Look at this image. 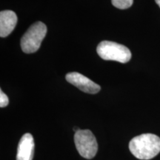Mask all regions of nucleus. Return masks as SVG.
Segmentation results:
<instances>
[{
  "label": "nucleus",
  "mask_w": 160,
  "mask_h": 160,
  "mask_svg": "<svg viewBox=\"0 0 160 160\" xmlns=\"http://www.w3.org/2000/svg\"><path fill=\"white\" fill-rule=\"evenodd\" d=\"M34 153V140L31 133H25L20 139L17 148V160H32Z\"/></svg>",
  "instance_id": "6"
},
{
  "label": "nucleus",
  "mask_w": 160,
  "mask_h": 160,
  "mask_svg": "<svg viewBox=\"0 0 160 160\" xmlns=\"http://www.w3.org/2000/svg\"><path fill=\"white\" fill-rule=\"evenodd\" d=\"M79 128H73V131H75V133H77V131H79Z\"/></svg>",
  "instance_id": "10"
},
{
  "label": "nucleus",
  "mask_w": 160,
  "mask_h": 160,
  "mask_svg": "<svg viewBox=\"0 0 160 160\" xmlns=\"http://www.w3.org/2000/svg\"><path fill=\"white\" fill-rule=\"evenodd\" d=\"M156 1V2H157V4L159 6V8H160V0H155Z\"/></svg>",
  "instance_id": "11"
},
{
  "label": "nucleus",
  "mask_w": 160,
  "mask_h": 160,
  "mask_svg": "<svg viewBox=\"0 0 160 160\" xmlns=\"http://www.w3.org/2000/svg\"><path fill=\"white\" fill-rule=\"evenodd\" d=\"M74 142L80 156L91 159L97 154L98 144L95 136L90 130H79L74 135Z\"/></svg>",
  "instance_id": "4"
},
{
  "label": "nucleus",
  "mask_w": 160,
  "mask_h": 160,
  "mask_svg": "<svg viewBox=\"0 0 160 160\" xmlns=\"http://www.w3.org/2000/svg\"><path fill=\"white\" fill-rule=\"evenodd\" d=\"M97 51L102 59L120 63H127L131 58V53L127 47L114 42H101L97 46Z\"/></svg>",
  "instance_id": "2"
},
{
  "label": "nucleus",
  "mask_w": 160,
  "mask_h": 160,
  "mask_svg": "<svg viewBox=\"0 0 160 160\" xmlns=\"http://www.w3.org/2000/svg\"><path fill=\"white\" fill-rule=\"evenodd\" d=\"M9 99L8 97L3 93L2 91H0V107L5 108L8 105Z\"/></svg>",
  "instance_id": "9"
},
{
  "label": "nucleus",
  "mask_w": 160,
  "mask_h": 160,
  "mask_svg": "<svg viewBox=\"0 0 160 160\" xmlns=\"http://www.w3.org/2000/svg\"><path fill=\"white\" fill-rule=\"evenodd\" d=\"M112 5L117 8L125 10L129 8L133 5V0H111Z\"/></svg>",
  "instance_id": "8"
},
{
  "label": "nucleus",
  "mask_w": 160,
  "mask_h": 160,
  "mask_svg": "<svg viewBox=\"0 0 160 160\" xmlns=\"http://www.w3.org/2000/svg\"><path fill=\"white\" fill-rule=\"evenodd\" d=\"M131 153L141 160L154 158L160 152V138L152 133H144L133 138L129 143Z\"/></svg>",
  "instance_id": "1"
},
{
  "label": "nucleus",
  "mask_w": 160,
  "mask_h": 160,
  "mask_svg": "<svg viewBox=\"0 0 160 160\" xmlns=\"http://www.w3.org/2000/svg\"><path fill=\"white\" fill-rule=\"evenodd\" d=\"M17 23V14L13 11L7 10L0 12V36L6 37L11 34Z\"/></svg>",
  "instance_id": "7"
},
{
  "label": "nucleus",
  "mask_w": 160,
  "mask_h": 160,
  "mask_svg": "<svg viewBox=\"0 0 160 160\" xmlns=\"http://www.w3.org/2000/svg\"><path fill=\"white\" fill-rule=\"evenodd\" d=\"M47 33V27L42 22L33 24L21 39V48L24 53H32L37 51Z\"/></svg>",
  "instance_id": "3"
},
{
  "label": "nucleus",
  "mask_w": 160,
  "mask_h": 160,
  "mask_svg": "<svg viewBox=\"0 0 160 160\" xmlns=\"http://www.w3.org/2000/svg\"><path fill=\"white\" fill-rule=\"evenodd\" d=\"M66 80L76 86L82 91L91 94H95L100 91L101 88L97 83L77 72H71L66 75Z\"/></svg>",
  "instance_id": "5"
}]
</instances>
